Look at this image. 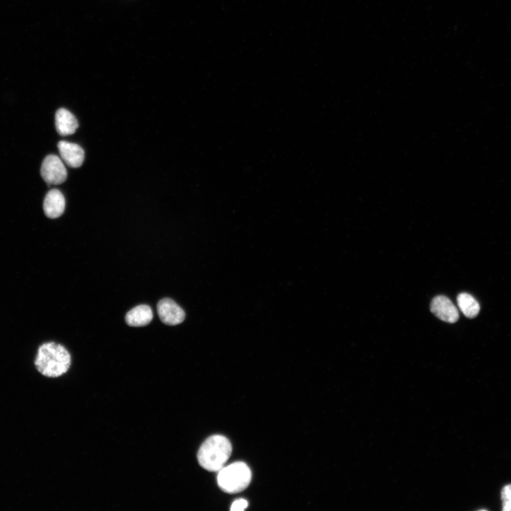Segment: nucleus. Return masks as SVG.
Masks as SVG:
<instances>
[{"instance_id": "1", "label": "nucleus", "mask_w": 511, "mask_h": 511, "mask_svg": "<svg viewBox=\"0 0 511 511\" xmlns=\"http://www.w3.org/2000/svg\"><path fill=\"white\" fill-rule=\"evenodd\" d=\"M71 364V355L63 346L47 343L40 347L35 365L44 376L49 378L61 377L70 368Z\"/></svg>"}, {"instance_id": "2", "label": "nucleus", "mask_w": 511, "mask_h": 511, "mask_svg": "<svg viewBox=\"0 0 511 511\" xmlns=\"http://www.w3.org/2000/svg\"><path fill=\"white\" fill-rule=\"evenodd\" d=\"M232 452L230 441L222 435H213L200 447L197 460L200 466L209 471H220Z\"/></svg>"}, {"instance_id": "3", "label": "nucleus", "mask_w": 511, "mask_h": 511, "mask_svg": "<svg viewBox=\"0 0 511 511\" xmlns=\"http://www.w3.org/2000/svg\"><path fill=\"white\" fill-rule=\"evenodd\" d=\"M252 480V471L244 462H238L224 467L218 477L220 488L228 494L240 493L247 489Z\"/></svg>"}, {"instance_id": "4", "label": "nucleus", "mask_w": 511, "mask_h": 511, "mask_svg": "<svg viewBox=\"0 0 511 511\" xmlns=\"http://www.w3.org/2000/svg\"><path fill=\"white\" fill-rule=\"evenodd\" d=\"M41 175L49 185H59L67 179V170L62 160L56 155L48 156L43 161Z\"/></svg>"}, {"instance_id": "5", "label": "nucleus", "mask_w": 511, "mask_h": 511, "mask_svg": "<svg viewBox=\"0 0 511 511\" xmlns=\"http://www.w3.org/2000/svg\"><path fill=\"white\" fill-rule=\"evenodd\" d=\"M157 311L161 322L168 325L182 323L186 314L181 307L172 299L164 298L157 305Z\"/></svg>"}, {"instance_id": "6", "label": "nucleus", "mask_w": 511, "mask_h": 511, "mask_svg": "<svg viewBox=\"0 0 511 511\" xmlns=\"http://www.w3.org/2000/svg\"><path fill=\"white\" fill-rule=\"evenodd\" d=\"M431 312L439 320L450 323H456L459 318V311L453 302L444 295L435 297L431 302Z\"/></svg>"}, {"instance_id": "7", "label": "nucleus", "mask_w": 511, "mask_h": 511, "mask_svg": "<svg viewBox=\"0 0 511 511\" xmlns=\"http://www.w3.org/2000/svg\"><path fill=\"white\" fill-rule=\"evenodd\" d=\"M63 161L72 168H79L85 159V152L78 145L61 141L58 145Z\"/></svg>"}, {"instance_id": "8", "label": "nucleus", "mask_w": 511, "mask_h": 511, "mask_svg": "<svg viewBox=\"0 0 511 511\" xmlns=\"http://www.w3.org/2000/svg\"><path fill=\"white\" fill-rule=\"evenodd\" d=\"M65 200L63 193L56 189L50 190L44 202V211L47 217L56 219L60 217L65 211Z\"/></svg>"}, {"instance_id": "9", "label": "nucleus", "mask_w": 511, "mask_h": 511, "mask_svg": "<svg viewBox=\"0 0 511 511\" xmlns=\"http://www.w3.org/2000/svg\"><path fill=\"white\" fill-rule=\"evenodd\" d=\"M79 124L76 117L70 111L61 108L56 114V127L60 136L74 134Z\"/></svg>"}, {"instance_id": "10", "label": "nucleus", "mask_w": 511, "mask_h": 511, "mask_svg": "<svg viewBox=\"0 0 511 511\" xmlns=\"http://www.w3.org/2000/svg\"><path fill=\"white\" fill-rule=\"evenodd\" d=\"M153 317V312L150 307L147 305H141L129 311L125 320L127 325L131 327H144L152 322Z\"/></svg>"}, {"instance_id": "11", "label": "nucleus", "mask_w": 511, "mask_h": 511, "mask_svg": "<svg viewBox=\"0 0 511 511\" xmlns=\"http://www.w3.org/2000/svg\"><path fill=\"white\" fill-rule=\"evenodd\" d=\"M459 308L468 318H474L479 315L480 306L478 302L470 294L463 293L457 297Z\"/></svg>"}, {"instance_id": "12", "label": "nucleus", "mask_w": 511, "mask_h": 511, "mask_svg": "<svg viewBox=\"0 0 511 511\" xmlns=\"http://www.w3.org/2000/svg\"><path fill=\"white\" fill-rule=\"evenodd\" d=\"M501 498L503 510L504 511H511V485H508L503 489Z\"/></svg>"}, {"instance_id": "13", "label": "nucleus", "mask_w": 511, "mask_h": 511, "mask_svg": "<svg viewBox=\"0 0 511 511\" xmlns=\"http://www.w3.org/2000/svg\"><path fill=\"white\" fill-rule=\"evenodd\" d=\"M248 507V502L245 499L235 501L231 507L232 511H241L245 510Z\"/></svg>"}]
</instances>
